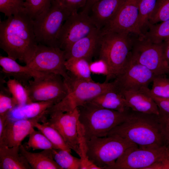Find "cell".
<instances>
[{"label":"cell","mask_w":169,"mask_h":169,"mask_svg":"<svg viewBox=\"0 0 169 169\" xmlns=\"http://www.w3.org/2000/svg\"><path fill=\"white\" fill-rule=\"evenodd\" d=\"M87 103L101 108L120 112L130 109L123 95L116 88L99 95Z\"/></svg>","instance_id":"obj_22"},{"label":"cell","mask_w":169,"mask_h":169,"mask_svg":"<svg viewBox=\"0 0 169 169\" xmlns=\"http://www.w3.org/2000/svg\"><path fill=\"white\" fill-rule=\"evenodd\" d=\"M101 34V30L97 28L74 43L65 51L66 60L82 58L91 62L95 55Z\"/></svg>","instance_id":"obj_17"},{"label":"cell","mask_w":169,"mask_h":169,"mask_svg":"<svg viewBox=\"0 0 169 169\" xmlns=\"http://www.w3.org/2000/svg\"><path fill=\"white\" fill-rule=\"evenodd\" d=\"M131 59L151 71L156 75L169 74V64L165 59L162 43L156 44L136 35L131 52Z\"/></svg>","instance_id":"obj_8"},{"label":"cell","mask_w":169,"mask_h":169,"mask_svg":"<svg viewBox=\"0 0 169 169\" xmlns=\"http://www.w3.org/2000/svg\"><path fill=\"white\" fill-rule=\"evenodd\" d=\"M8 120V114L0 115V139L4 135Z\"/></svg>","instance_id":"obj_41"},{"label":"cell","mask_w":169,"mask_h":169,"mask_svg":"<svg viewBox=\"0 0 169 169\" xmlns=\"http://www.w3.org/2000/svg\"><path fill=\"white\" fill-rule=\"evenodd\" d=\"M54 0H25V10L33 19L49 8Z\"/></svg>","instance_id":"obj_34"},{"label":"cell","mask_w":169,"mask_h":169,"mask_svg":"<svg viewBox=\"0 0 169 169\" xmlns=\"http://www.w3.org/2000/svg\"><path fill=\"white\" fill-rule=\"evenodd\" d=\"M68 74V79H64L68 88L67 94L61 101L47 110V116L55 112L71 111L83 106L99 95L116 88L114 81L96 83L79 79Z\"/></svg>","instance_id":"obj_6"},{"label":"cell","mask_w":169,"mask_h":169,"mask_svg":"<svg viewBox=\"0 0 169 169\" xmlns=\"http://www.w3.org/2000/svg\"><path fill=\"white\" fill-rule=\"evenodd\" d=\"M156 76L145 66L132 60L130 54L126 67L114 81L120 92L139 90L148 87Z\"/></svg>","instance_id":"obj_14"},{"label":"cell","mask_w":169,"mask_h":169,"mask_svg":"<svg viewBox=\"0 0 169 169\" xmlns=\"http://www.w3.org/2000/svg\"><path fill=\"white\" fill-rule=\"evenodd\" d=\"M162 44L164 57L169 64V38L164 41Z\"/></svg>","instance_id":"obj_43"},{"label":"cell","mask_w":169,"mask_h":169,"mask_svg":"<svg viewBox=\"0 0 169 169\" xmlns=\"http://www.w3.org/2000/svg\"><path fill=\"white\" fill-rule=\"evenodd\" d=\"M144 89L151 96L157 105L159 110L169 114V98H162L156 97L151 95L148 87Z\"/></svg>","instance_id":"obj_40"},{"label":"cell","mask_w":169,"mask_h":169,"mask_svg":"<svg viewBox=\"0 0 169 169\" xmlns=\"http://www.w3.org/2000/svg\"><path fill=\"white\" fill-rule=\"evenodd\" d=\"M150 93L157 97L169 98V77L166 75L156 76L153 81Z\"/></svg>","instance_id":"obj_33"},{"label":"cell","mask_w":169,"mask_h":169,"mask_svg":"<svg viewBox=\"0 0 169 169\" xmlns=\"http://www.w3.org/2000/svg\"><path fill=\"white\" fill-rule=\"evenodd\" d=\"M4 87L2 85L0 86V115L8 114L18 105L17 101L12 97L7 87Z\"/></svg>","instance_id":"obj_36"},{"label":"cell","mask_w":169,"mask_h":169,"mask_svg":"<svg viewBox=\"0 0 169 169\" xmlns=\"http://www.w3.org/2000/svg\"><path fill=\"white\" fill-rule=\"evenodd\" d=\"M124 0H99L91 7L90 14L96 27L101 29L114 18Z\"/></svg>","instance_id":"obj_20"},{"label":"cell","mask_w":169,"mask_h":169,"mask_svg":"<svg viewBox=\"0 0 169 169\" xmlns=\"http://www.w3.org/2000/svg\"><path fill=\"white\" fill-rule=\"evenodd\" d=\"M54 159L62 169H80L81 159L72 156L68 151L60 149H51Z\"/></svg>","instance_id":"obj_26"},{"label":"cell","mask_w":169,"mask_h":169,"mask_svg":"<svg viewBox=\"0 0 169 169\" xmlns=\"http://www.w3.org/2000/svg\"><path fill=\"white\" fill-rule=\"evenodd\" d=\"M80 169H101V168L94 164L88 158L81 160V165Z\"/></svg>","instance_id":"obj_42"},{"label":"cell","mask_w":169,"mask_h":169,"mask_svg":"<svg viewBox=\"0 0 169 169\" xmlns=\"http://www.w3.org/2000/svg\"><path fill=\"white\" fill-rule=\"evenodd\" d=\"M97 28L89 11L83 9L79 12H73L62 27L58 38V47L66 51L74 43Z\"/></svg>","instance_id":"obj_10"},{"label":"cell","mask_w":169,"mask_h":169,"mask_svg":"<svg viewBox=\"0 0 169 169\" xmlns=\"http://www.w3.org/2000/svg\"><path fill=\"white\" fill-rule=\"evenodd\" d=\"M54 104L48 101L31 102L17 105L8 114L9 121L29 119L46 116L47 110Z\"/></svg>","instance_id":"obj_21"},{"label":"cell","mask_w":169,"mask_h":169,"mask_svg":"<svg viewBox=\"0 0 169 169\" xmlns=\"http://www.w3.org/2000/svg\"><path fill=\"white\" fill-rule=\"evenodd\" d=\"M169 155L164 146L158 148H142L137 146L127 149L109 169H149Z\"/></svg>","instance_id":"obj_11"},{"label":"cell","mask_w":169,"mask_h":169,"mask_svg":"<svg viewBox=\"0 0 169 169\" xmlns=\"http://www.w3.org/2000/svg\"><path fill=\"white\" fill-rule=\"evenodd\" d=\"M72 12L59 0L33 19V27L38 44L58 47L57 39L62 27ZM59 48V47H58Z\"/></svg>","instance_id":"obj_7"},{"label":"cell","mask_w":169,"mask_h":169,"mask_svg":"<svg viewBox=\"0 0 169 169\" xmlns=\"http://www.w3.org/2000/svg\"><path fill=\"white\" fill-rule=\"evenodd\" d=\"M156 0H140L137 28L141 36L143 35L148 29L150 18L155 8Z\"/></svg>","instance_id":"obj_27"},{"label":"cell","mask_w":169,"mask_h":169,"mask_svg":"<svg viewBox=\"0 0 169 169\" xmlns=\"http://www.w3.org/2000/svg\"><path fill=\"white\" fill-rule=\"evenodd\" d=\"M144 88L139 90L124 91L120 92L124 97L128 107L131 110L159 115L160 111L157 105Z\"/></svg>","instance_id":"obj_19"},{"label":"cell","mask_w":169,"mask_h":169,"mask_svg":"<svg viewBox=\"0 0 169 169\" xmlns=\"http://www.w3.org/2000/svg\"><path fill=\"white\" fill-rule=\"evenodd\" d=\"M66 60L65 52L59 48L38 44L31 59L25 65L38 72L59 75L66 80L69 75Z\"/></svg>","instance_id":"obj_12"},{"label":"cell","mask_w":169,"mask_h":169,"mask_svg":"<svg viewBox=\"0 0 169 169\" xmlns=\"http://www.w3.org/2000/svg\"><path fill=\"white\" fill-rule=\"evenodd\" d=\"M19 150L32 169H62L54 159L51 149L32 152L28 151L24 145H21L19 146Z\"/></svg>","instance_id":"obj_24"},{"label":"cell","mask_w":169,"mask_h":169,"mask_svg":"<svg viewBox=\"0 0 169 169\" xmlns=\"http://www.w3.org/2000/svg\"><path fill=\"white\" fill-rule=\"evenodd\" d=\"M38 44L33 19L25 10L0 21V47L8 57L26 64Z\"/></svg>","instance_id":"obj_1"},{"label":"cell","mask_w":169,"mask_h":169,"mask_svg":"<svg viewBox=\"0 0 169 169\" xmlns=\"http://www.w3.org/2000/svg\"><path fill=\"white\" fill-rule=\"evenodd\" d=\"M90 63L84 59H69L66 60L65 65L69 74L79 79L94 81L91 75Z\"/></svg>","instance_id":"obj_25"},{"label":"cell","mask_w":169,"mask_h":169,"mask_svg":"<svg viewBox=\"0 0 169 169\" xmlns=\"http://www.w3.org/2000/svg\"><path fill=\"white\" fill-rule=\"evenodd\" d=\"M24 1H25V0H24Z\"/></svg>","instance_id":"obj_46"},{"label":"cell","mask_w":169,"mask_h":169,"mask_svg":"<svg viewBox=\"0 0 169 169\" xmlns=\"http://www.w3.org/2000/svg\"><path fill=\"white\" fill-rule=\"evenodd\" d=\"M168 75H169V74Z\"/></svg>","instance_id":"obj_45"},{"label":"cell","mask_w":169,"mask_h":169,"mask_svg":"<svg viewBox=\"0 0 169 169\" xmlns=\"http://www.w3.org/2000/svg\"><path fill=\"white\" fill-rule=\"evenodd\" d=\"M160 111L159 119L166 146L169 149V114Z\"/></svg>","instance_id":"obj_38"},{"label":"cell","mask_w":169,"mask_h":169,"mask_svg":"<svg viewBox=\"0 0 169 169\" xmlns=\"http://www.w3.org/2000/svg\"><path fill=\"white\" fill-rule=\"evenodd\" d=\"M140 0H124L116 14L105 27L102 33H125L141 36L137 28Z\"/></svg>","instance_id":"obj_15"},{"label":"cell","mask_w":169,"mask_h":169,"mask_svg":"<svg viewBox=\"0 0 169 169\" xmlns=\"http://www.w3.org/2000/svg\"><path fill=\"white\" fill-rule=\"evenodd\" d=\"M137 146L128 140L116 135L93 137L80 145L81 159L88 158L101 169H109L128 148Z\"/></svg>","instance_id":"obj_5"},{"label":"cell","mask_w":169,"mask_h":169,"mask_svg":"<svg viewBox=\"0 0 169 169\" xmlns=\"http://www.w3.org/2000/svg\"><path fill=\"white\" fill-rule=\"evenodd\" d=\"M136 35L125 33L101 32L95 56L97 55L98 59L103 60L107 65L108 82L115 79L126 67Z\"/></svg>","instance_id":"obj_3"},{"label":"cell","mask_w":169,"mask_h":169,"mask_svg":"<svg viewBox=\"0 0 169 169\" xmlns=\"http://www.w3.org/2000/svg\"><path fill=\"white\" fill-rule=\"evenodd\" d=\"M78 108V128L84 141L93 137L107 136L113 128L125 120L131 110L120 112L88 103Z\"/></svg>","instance_id":"obj_4"},{"label":"cell","mask_w":169,"mask_h":169,"mask_svg":"<svg viewBox=\"0 0 169 169\" xmlns=\"http://www.w3.org/2000/svg\"><path fill=\"white\" fill-rule=\"evenodd\" d=\"M65 7L72 12L77 11L81 8H83L88 0H59Z\"/></svg>","instance_id":"obj_39"},{"label":"cell","mask_w":169,"mask_h":169,"mask_svg":"<svg viewBox=\"0 0 169 169\" xmlns=\"http://www.w3.org/2000/svg\"><path fill=\"white\" fill-rule=\"evenodd\" d=\"M99 0H88L84 7L90 10L92 6L96 2Z\"/></svg>","instance_id":"obj_44"},{"label":"cell","mask_w":169,"mask_h":169,"mask_svg":"<svg viewBox=\"0 0 169 169\" xmlns=\"http://www.w3.org/2000/svg\"><path fill=\"white\" fill-rule=\"evenodd\" d=\"M0 65L4 78L13 77L25 86L32 78L37 79L48 73L35 70L26 65H21L8 56H0Z\"/></svg>","instance_id":"obj_18"},{"label":"cell","mask_w":169,"mask_h":169,"mask_svg":"<svg viewBox=\"0 0 169 169\" xmlns=\"http://www.w3.org/2000/svg\"><path fill=\"white\" fill-rule=\"evenodd\" d=\"M90 69L91 73L97 74H102L106 77L105 82H108L109 76V71L106 63L103 60L97 59L90 63Z\"/></svg>","instance_id":"obj_37"},{"label":"cell","mask_w":169,"mask_h":169,"mask_svg":"<svg viewBox=\"0 0 169 169\" xmlns=\"http://www.w3.org/2000/svg\"><path fill=\"white\" fill-rule=\"evenodd\" d=\"M0 169H32L20 153L19 146L0 145Z\"/></svg>","instance_id":"obj_23"},{"label":"cell","mask_w":169,"mask_h":169,"mask_svg":"<svg viewBox=\"0 0 169 169\" xmlns=\"http://www.w3.org/2000/svg\"><path fill=\"white\" fill-rule=\"evenodd\" d=\"M29 139L25 148L36 150H48L56 149L48 138L41 131L34 128L29 134Z\"/></svg>","instance_id":"obj_31"},{"label":"cell","mask_w":169,"mask_h":169,"mask_svg":"<svg viewBox=\"0 0 169 169\" xmlns=\"http://www.w3.org/2000/svg\"><path fill=\"white\" fill-rule=\"evenodd\" d=\"M62 78L58 74L48 73L30 80L25 86L31 101H48L54 105L61 101L68 93L67 85Z\"/></svg>","instance_id":"obj_9"},{"label":"cell","mask_w":169,"mask_h":169,"mask_svg":"<svg viewBox=\"0 0 169 169\" xmlns=\"http://www.w3.org/2000/svg\"><path fill=\"white\" fill-rule=\"evenodd\" d=\"M45 118L46 116H44L13 121L8 120L4 135L0 139V145H5L9 147L20 146L23 140L34 128L35 123H42Z\"/></svg>","instance_id":"obj_16"},{"label":"cell","mask_w":169,"mask_h":169,"mask_svg":"<svg viewBox=\"0 0 169 169\" xmlns=\"http://www.w3.org/2000/svg\"><path fill=\"white\" fill-rule=\"evenodd\" d=\"M48 116L49 118H46L43 123H46L55 128L70 149L80 158L81 152L78 130V108L70 111L53 113Z\"/></svg>","instance_id":"obj_13"},{"label":"cell","mask_w":169,"mask_h":169,"mask_svg":"<svg viewBox=\"0 0 169 169\" xmlns=\"http://www.w3.org/2000/svg\"><path fill=\"white\" fill-rule=\"evenodd\" d=\"M24 0H0V12L7 17L25 10Z\"/></svg>","instance_id":"obj_35"},{"label":"cell","mask_w":169,"mask_h":169,"mask_svg":"<svg viewBox=\"0 0 169 169\" xmlns=\"http://www.w3.org/2000/svg\"><path fill=\"white\" fill-rule=\"evenodd\" d=\"M169 19V0H156L149 20V24H154ZM149 26V25H148Z\"/></svg>","instance_id":"obj_32"},{"label":"cell","mask_w":169,"mask_h":169,"mask_svg":"<svg viewBox=\"0 0 169 169\" xmlns=\"http://www.w3.org/2000/svg\"><path fill=\"white\" fill-rule=\"evenodd\" d=\"M143 36L153 43L160 44L169 38V19L154 24H149Z\"/></svg>","instance_id":"obj_29"},{"label":"cell","mask_w":169,"mask_h":169,"mask_svg":"<svg viewBox=\"0 0 169 169\" xmlns=\"http://www.w3.org/2000/svg\"><path fill=\"white\" fill-rule=\"evenodd\" d=\"M39 122L35 123L34 127L45 135L56 149H64L71 152V149L55 128L46 123L44 122L41 124Z\"/></svg>","instance_id":"obj_28"},{"label":"cell","mask_w":169,"mask_h":169,"mask_svg":"<svg viewBox=\"0 0 169 169\" xmlns=\"http://www.w3.org/2000/svg\"><path fill=\"white\" fill-rule=\"evenodd\" d=\"M5 82L9 92L16 100L18 105H21L32 102L25 86L14 79L8 78Z\"/></svg>","instance_id":"obj_30"},{"label":"cell","mask_w":169,"mask_h":169,"mask_svg":"<svg viewBox=\"0 0 169 169\" xmlns=\"http://www.w3.org/2000/svg\"><path fill=\"white\" fill-rule=\"evenodd\" d=\"M159 115L131 109L125 120L113 128L107 136L118 135L140 147L158 148L166 146Z\"/></svg>","instance_id":"obj_2"}]
</instances>
